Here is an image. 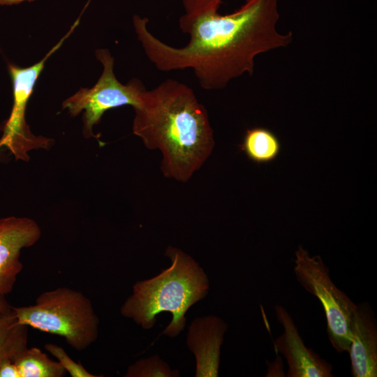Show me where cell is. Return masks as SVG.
<instances>
[{"mask_svg": "<svg viewBox=\"0 0 377 377\" xmlns=\"http://www.w3.org/2000/svg\"><path fill=\"white\" fill-rule=\"evenodd\" d=\"M350 355L354 377L377 376V320L368 302L356 304L350 324Z\"/></svg>", "mask_w": 377, "mask_h": 377, "instance_id": "10", "label": "cell"}, {"mask_svg": "<svg viewBox=\"0 0 377 377\" xmlns=\"http://www.w3.org/2000/svg\"><path fill=\"white\" fill-rule=\"evenodd\" d=\"M45 348L57 359V361L71 377L99 376L89 372L81 364L72 360L62 347L54 343H46Z\"/></svg>", "mask_w": 377, "mask_h": 377, "instance_id": "16", "label": "cell"}, {"mask_svg": "<svg viewBox=\"0 0 377 377\" xmlns=\"http://www.w3.org/2000/svg\"><path fill=\"white\" fill-rule=\"evenodd\" d=\"M96 56L103 66L98 82L91 88H81L63 103V108L72 116L84 110L83 134L86 138L93 136V127L99 123L103 113L110 109L123 105L138 106L146 89L144 84L133 78L127 84H121L114 71V58L107 49H98Z\"/></svg>", "mask_w": 377, "mask_h": 377, "instance_id": "6", "label": "cell"}, {"mask_svg": "<svg viewBox=\"0 0 377 377\" xmlns=\"http://www.w3.org/2000/svg\"><path fill=\"white\" fill-rule=\"evenodd\" d=\"M228 324L221 318L210 315L196 318L187 333L186 343L195 357V377H217L221 347Z\"/></svg>", "mask_w": 377, "mask_h": 377, "instance_id": "11", "label": "cell"}, {"mask_svg": "<svg viewBox=\"0 0 377 377\" xmlns=\"http://www.w3.org/2000/svg\"><path fill=\"white\" fill-rule=\"evenodd\" d=\"M278 0H246L232 13L193 17L182 15L179 25L190 36L184 47L161 41L147 28L149 20L135 15L137 38L148 59L161 71L189 68L205 90L225 88L244 73L253 75L256 57L288 45L293 33L278 32Z\"/></svg>", "mask_w": 377, "mask_h": 377, "instance_id": "1", "label": "cell"}, {"mask_svg": "<svg viewBox=\"0 0 377 377\" xmlns=\"http://www.w3.org/2000/svg\"><path fill=\"white\" fill-rule=\"evenodd\" d=\"M13 310L20 323L60 336L77 351L87 348L98 337L99 320L91 300L70 288L45 291L34 304L13 306Z\"/></svg>", "mask_w": 377, "mask_h": 377, "instance_id": "4", "label": "cell"}, {"mask_svg": "<svg viewBox=\"0 0 377 377\" xmlns=\"http://www.w3.org/2000/svg\"><path fill=\"white\" fill-rule=\"evenodd\" d=\"M277 320L283 331L274 341L276 353L283 355L288 367V377H332V366L305 346L295 322L280 304L274 306Z\"/></svg>", "mask_w": 377, "mask_h": 377, "instance_id": "8", "label": "cell"}, {"mask_svg": "<svg viewBox=\"0 0 377 377\" xmlns=\"http://www.w3.org/2000/svg\"><path fill=\"white\" fill-rule=\"evenodd\" d=\"M28 327L17 321L13 307L0 314V362L13 360L27 348Z\"/></svg>", "mask_w": 377, "mask_h": 377, "instance_id": "14", "label": "cell"}, {"mask_svg": "<svg viewBox=\"0 0 377 377\" xmlns=\"http://www.w3.org/2000/svg\"><path fill=\"white\" fill-rule=\"evenodd\" d=\"M134 108L133 133L162 154L166 178L188 182L210 156L215 142L206 108L184 83L167 79L145 89Z\"/></svg>", "mask_w": 377, "mask_h": 377, "instance_id": "2", "label": "cell"}, {"mask_svg": "<svg viewBox=\"0 0 377 377\" xmlns=\"http://www.w3.org/2000/svg\"><path fill=\"white\" fill-rule=\"evenodd\" d=\"M126 377H177L179 373L177 369H172L168 364L158 355L140 359L130 365Z\"/></svg>", "mask_w": 377, "mask_h": 377, "instance_id": "15", "label": "cell"}, {"mask_svg": "<svg viewBox=\"0 0 377 377\" xmlns=\"http://www.w3.org/2000/svg\"><path fill=\"white\" fill-rule=\"evenodd\" d=\"M38 224L26 217L0 219V294L10 293L23 268L21 251L34 245L40 237Z\"/></svg>", "mask_w": 377, "mask_h": 377, "instance_id": "9", "label": "cell"}, {"mask_svg": "<svg viewBox=\"0 0 377 377\" xmlns=\"http://www.w3.org/2000/svg\"><path fill=\"white\" fill-rule=\"evenodd\" d=\"M281 142L270 130L263 127L248 128L244 135L240 149L251 161L258 164L274 161L281 151Z\"/></svg>", "mask_w": 377, "mask_h": 377, "instance_id": "12", "label": "cell"}, {"mask_svg": "<svg viewBox=\"0 0 377 377\" xmlns=\"http://www.w3.org/2000/svg\"><path fill=\"white\" fill-rule=\"evenodd\" d=\"M68 33L40 61L27 67L8 64V71L13 83V103L9 117L3 124L0 148H6L15 160L28 161V152L33 149H48L52 139L34 135L25 119L26 108L36 80L42 72L48 57L61 45L71 34Z\"/></svg>", "mask_w": 377, "mask_h": 377, "instance_id": "7", "label": "cell"}, {"mask_svg": "<svg viewBox=\"0 0 377 377\" xmlns=\"http://www.w3.org/2000/svg\"><path fill=\"white\" fill-rule=\"evenodd\" d=\"M0 377H20L19 370L12 360L0 362Z\"/></svg>", "mask_w": 377, "mask_h": 377, "instance_id": "18", "label": "cell"}, {"mask_svg": "<svg viewBox=\"0 0 377 377\" xmlns=\"http://www.w3.org/2000/svg\"><path fill=\"white\" fill-rule=\"evenodd\" d=\"M13 362L17 366L20 377H63L67 374L58 361L51 360L36 347H27Z\"/></svg>", "mask_w": 377, "mask_h": 377, "instance_id": "13", "label": "cell"}, {"mask_svg": "<svg viewBox=\"0 0 377 377\" xmlns=\"http://www.w3.org/2000/svg\"><path fill=\"white\" fill-rule=\"evenodd\" d=\"M165 256L171 261L170 267L153 278L136 282L120 313L150 330L158 314L169 312L172 320L162 334L173 338L184 329L187 311L206 297L209 284L200 265L179 249L170 246Z\"/></svg>", "mask_w": 377, "mask_h": 377, "instance_id": "3", "label": "cell"}, {"mask_svg": "<svg viewBox=\"0 0 377 377\" xmlns=\"http://www.w3.org/2000/svg\"><path fill=\"white\" fill-rule=\"evenodd\" d=\"M184 10V15L188 17H196L206 13L218 12L222 0H181Z\"/></svg>", "mask_w": 377, "mask_h": 377, "instance_id": "17", "label": "cell"}, {"mask_svg": "<svg viewBox=\"0 0 377 377\" xmlns=\"http://www.w3.org/2000/svg\"><path fill=\"white\" fill-rule=\"evenodd\" d=\"M5 296L0 294V314L10 311L13 307L9 304Z\"/></svg>", "mask_w": 377, "mask_h": 377, "instance_id": "19", "label": "cell"}, {"mask_svg": "<svg viewBox=\"0 0 377 377\" xmlns=\"http://www.w3.org/2000/svg\"><path fill=\"white\" fill-rule=\"evenodd\" d=\"M293 270L300 286L321 303L332 347L338 353L348 352L350 324L356 304L333 283L329 268L321 257L311 256L301 246L295 251Z\"/></svg>", "mask_w": 377, "mask_h": 377, "instance_id": "5", "label": "cell"}, {"mask_svg": "<svg viewBox=\"0 0 377 377\" xmlns=\"http://www.w3.org/2000/svg\"><path fill=\"white\" fill-rule=\"evenodd\" d=\"M24 1H33L34 0H0V5H13L22 3Z\"/></svg>", "mask_w": 377, "mask_h": 377, "instance_id": "20", "label": "cell"}]
</instances>
